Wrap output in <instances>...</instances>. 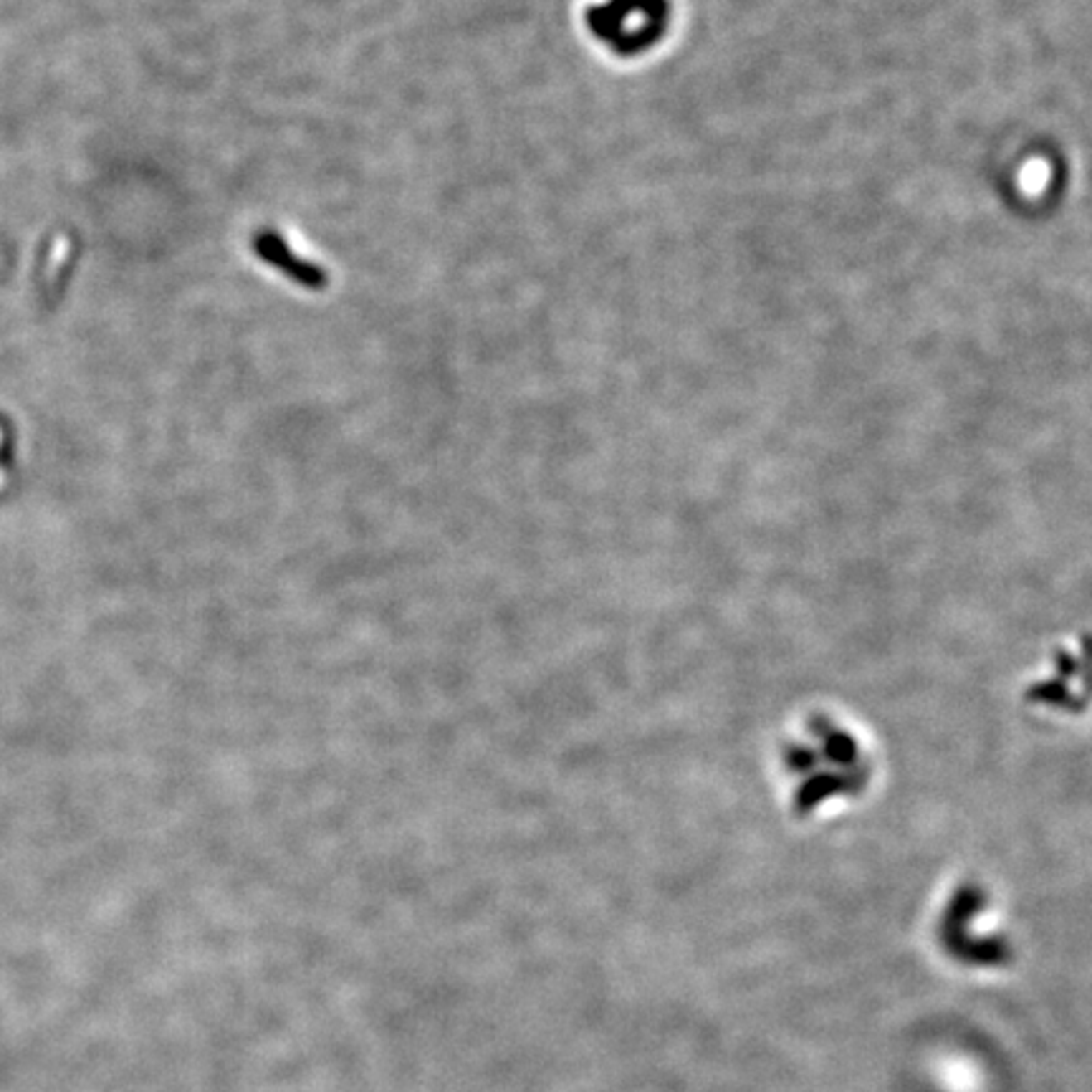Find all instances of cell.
I'll list each match as a JSON object with an SVG mask.
<instances>
[{"label":"cell","instance_id":"cell-2","mask_svg":"<svg viewBox=\"0 0 1092 1092\" xmlns=\"http://www.w3.org/2000/svg\"><path fill=\"white\" fill-rule=\"evenodd\" d=\"M256 254L268 266H273L283 276H288L296 286H304V288H324L326 286V273L319 266H314L309 261H302L299 256H293L288 243L278 233H273V230H266V233L256 235Z\"/></svg>","mask_w":1092,"mask_h":1092},{"label":"cell","instance_id":"cell-1","mask_svg":"<svg viewBox=\"0 0 1092 1092\" xmlns=\"http://www.w3.org/2000/svg\"><path fill=\"white\" fill-rule=\"evenodd\" d=\"M668 13L665 0H607L592 8L587 21L605 43L620 54H637L650 46Z\"/></svg>","mask_w":1092,"mask_h":1092}]
</instances>
